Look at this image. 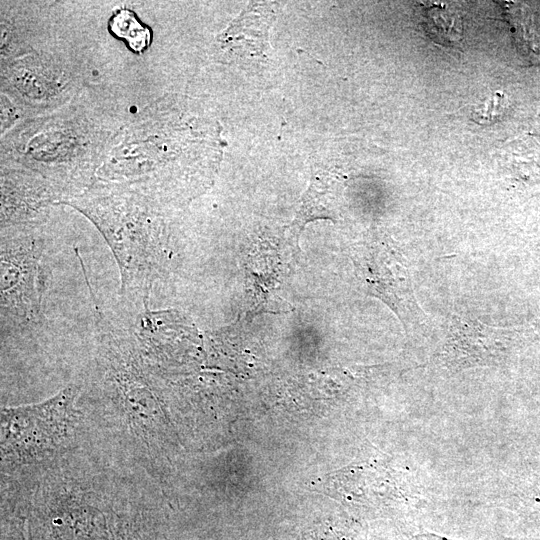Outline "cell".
<instances>
[{"instance_id":"cell-2","label":"cell","mask_w":540,"mask_h":540,"mask_svg":"<svg viewBox=\"0 0 540 540\" xmlns=\"http://www.w3.org/2000/svg\"><path fill=\"white\" fill-rule=\"evenodd\" d=\"M149 127L157 143L150 135H142L156 147L135 135L124 145L160 156L105 168L102 181L126 186L161 203L178 194L180 181L212 178L221 149L211 123L174 113L157 123V132Z\"/></svg>"},{"instance_id":"cell-8","label":"cell","mask_w":540,"mask_h":540,"mask_svg":"<svg viewBox=\"0 0 540 540\" xmlns=\"http://www.w3.org/2000/svg\"><path fill=\"white\" fill-rule=\"evenodd\" d=\"M111 28L115 34L125 37L134 50L141 51L147 46L148 30L140 25L130 11L123 10L115 15Z\"/></svg>"},{"instance_id":"cell-7","label":"cell","mask_w":540,"mask_h":540,"mask_svg":"<svg viewBox=\"0 0 540 540\" xmlns=\"http://www.w3.org/2000/svg\"><path fill=\"white\" fill-rule=\"evenodd\" d=\"M426 27L429 34L440 43H455L461 35L460 19L443 5H431L426 10Z\"/></svg>"},{"instance_id":"cell-6","label":"cell","mask_w":540,"mask_h":540,"mask_svg":"<svg viewBox=\"0 0 540 540\" xmlns=\"http://www.w3.org/2000/svg\"><path fill=\"white\" fill-rule=\"evenodd\" d=\"M53 65L27 57L11 65L9 81L30 101H50L63 91L67 80Z\"/></svg>"},{"instance_id":"cell-9","label":"cell","mask_w":540,"mask_h":540,"mask_svg":"<svg viewBox=\"0 0 540 540\" xmlns=\"http://www.w3.org/2000/svg\"><path fill=\"white\" fill-rule=\"evenodd\" d=\"M508 101L506 95L497 91L476 107L472 119L479 124H491L500 120L506 113Z\"/></svg>"},{"instance_id":"cell-4","label":"cell","mask_w":540,"mask_h":540,"mask_svg":"<svg viewBox=\"0 0 540 540\" xmlns=\"http://www.w3.org/2000/svg\"><path fill=\"white\" fill-rule=\"evenodd\" d=\"M350 258L359 283L383 301L404 327H421L425 314L415 296L409 269L390 244L369 238L351 247Z\"/></svg>"},{"instance_id":"cell-5","label":"cell","mask_w":540,"mask_h":540,"mask_svg":"<svg viewBox=\"0 0 540 540\" xmlns=\"http://www.w3.org/2000/svg\"><path fill=\"white\" fill-rule=\"evenodd\" d=\"M1 228H35L58 196L37 174L21 167L1 174Z\"/></svg>"},{"instance_id":"cell-1","label":"cell","mask_w":540,"mask_h":540,"mask_svg":"<svg viewBox=\"0 0 540 540\" xmlns=\"http://www.w3.org/2000/svg\"><path fill=\"white\" fill-rule=\"evenodd\" d=\"M62 203L85 215L106 240L119 266L121 293L146 302L168 258L160 202L123 185L94 182Z\"/></svg>"},{"instance_id":"cell-3","label":"cell","mask_w":540,"mask_h":540,"mask_svg":"<svg viewBox=\"0 0 540 540\" xmlns=\"http://www.w3.org/2000/svg\"><path fill=\"white\" fill-rule=\"evenodd\" d=\"M2 228V328L30 329L43 323L44 240L34 228Z\"/></svg>"}]
</instances>
